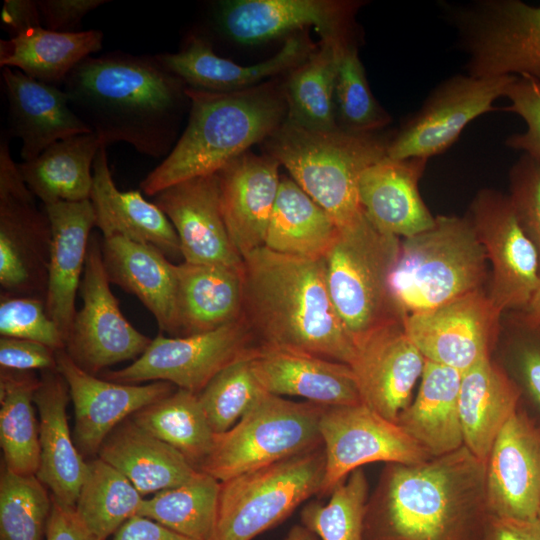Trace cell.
Segmentation results:
<instances>
[{"label": "cell", "instance_id": "obj_1", "mask_svg": "<svg viewBox=\"0 0 540 540\" xmlns=\"http://www.w3.org/2000/svg\"><path fill=\"white\" fill-rule=\"evenodd\" d=\"M485 474L464 445L418 464H386L367 502L364 540H480L491 515Z\"/></svg>", "mask_w": 540, "mask_h": 540}, {"label": "cell", "instance_id": "obj_2", "mask_svg": "<svg viewBox=\"0 0 540 540\" xmlns=\"http://www.w3.org/2000/svg\"><path fill=\"white\" fill-rule=\"evenodd\" d=\"M63 90L76 115L107 146L131 145L152 158L176 144L187 86L154 56L119 51L89 56L67 76Z\"/></svg>", "mask_w": 540, "mask_h": 540}, {"label": "cell", "instance_id": "obj_3", "mask_svg": "<svg viewBox=\"0 0 540 540\" xmlns=\"http://www.w3.org/2000/svg\"><path fill=\"white\" fill-rule=\"evenodd\" d=\"M241 318L259 347L350 365L355 342L332 302L324 260L260 247L243 257Z\"/></svg>", "mask_w": 540, "mask_h": 540}, {"label": "cell", "instance_id": "obj_4", "mask_svg": "<svg viewBox=\"0 0 540 540\" xmlns=\"http://www.w3.org/2000/svg\"><path fill=\"white\" fill-rule=\"evenodd\" d=\"M187 126L171 152L140 183L155 196L174 184L218 173L230 161L265 141L285 120L284 93L269 83L233 92L187 87Z\"/></svg>", "mask_w": 540, "mask_h": 540}, {"label": "cell", "instance_id": "obj_5", "mask_svg": "<svg viewBox=\"0 0 540 540\" xmlns=\"http://www.w3.org/2000/svg\"><path fill=\"white\" fill-rule=\"evenodd\" d=\"M389 140L376 133L358 134L340 128L308 130L285 118L265 140V148L340 230L365 216L359 178L366 168L387 156Z\"/></svg>", "mask_w": 540, "mask_h": 540}, {"label": "cell", "instance_id": "obj_6", "mask_svg": "<svg viewBox=\"0 0 540 540\" xmlns=\"http://www.w3.org/2000/svg\"><path fill=\"white\" fill-rule=\"evenodd\" d=\"M486 261L469 218L436 216L428 230L401 239L391 288L404 318L482 290Z\"/></svg>", "mask_w": 540, "mask_h": 540}, {"label": "cell", "instance_id": "obj_7", "mask_svg": "<svg viewBox=\"0 0 540 540\" xmlns=\"http://www.w3.org/2000/svg\"><path fill=\"white\" fill-rule=\"evenodd\" d=\"M401 239L381 232L365 216L340 229L324 256L328 290L354 342L373 329L403 320L391 288Z\"/></svg>", "mask_w": 540, "mask_h": 540}, {"label": "cell", "instance_id": "obj_8", "mask_svg": "<svg viewBox=\"0 0 540 540\" xmlns=\"http://www.w3.org/2000/svg\"><path fill=\"white\" fill-rule=\"evenodd\" d=\"M323 444L220 482L209 540H253L286 520L322 487Z\"/></svg>", "mask_w": 540, "mask_h": 540}, {"label": "cell", "instance_id": "obj_9", "mask_svg": "<svg viewBox=\"0 0 540 540\" xmlns=\"http://www.w3.org/2000/svg\"><path fill=\"white\" fill-rule=\"evenodd\" d=\"M324 408L264 392L233 427L214 433L200 471L222 482L321 445Z\"/></svg>", "mask_w": 540, "mask_h": 540}, {"label": "cell", "instance_id": "obj_10", "mask_svg": "<svg viewBox=\"0 0 540 540\" xmlns=\"http://www.w3.org/2000/svg\"><path fill=\"white\" fill-rule=\"evenodd\" d=\"M440 6L467 56V74L540 80V5L521 0H475Z\"/></svg>", "mask_w": 540, "mask_h": 540}, {"label": "cell", "instance_id": "obj_11", "mask_svg": "<svg viewBox=\"0 0 540 540\" xmlns=\"http://www.w3.org/2000/svg\"><path fill=\"white\" fill-rule=\"evenodd\" d=\"M258 347L242 318L200 334L167 337L160 333L132 364L104 371L101 378L123 384L166 381L198 394L222 369Z\"/></svg>", "mask_w": 540, "mask_h": 540}, {"label": "cell", "instance_id": "obj_12", "mask_svg": "<svg viewBox=\"0 0 540 540\" xmlns=\"http://www.w3.org/2000/svg\"><path fill=\"white\" fill-rule=\"evenodd\" d=\"M82 307L76 311L64 350L84 371L136 360L152 339L139 332L122 314L108 279L96 234L91 235L80 283Z\"/></svg>", "mask_w": 540, "mask_h": 540}, {"label": "cell", "instance_id": "obj_13", "mask_svg": "<svg viewBox=\"0 0 540 540\" xmlns=\"http://www.w3.org/2000/svg\"><path fill=\"white\" fill-rule=\"evenodd\" d=\"M516 76L475 77L455 74L436 85L422 106L389 140L392 159H429L448 150L465 127L494 110Z\"/></svg>", "mask_w": 540, "mask_h": 540}, {"label": "cell", "instance_id": "obj_14", "mask_svg": "<svg viewBox=\"0 0 540 540\" xmlns=\"http://www.w3.org/2000/svg\"><path fill=\"white\" fill-rule=\"evenodd\" d=\"M319 429L326 465L318 497L329 496L338 483L362 465H413L433 458L396 422L362 403L325 406Z\"/></svg>", "mask_w": 540, "mask_h": 540}, {"label": "cell", "instance_id": "obj_15", "mask_svg": "<svg viewBox=\"0 0 540 540\" xmlns=\"http://www.w3.org/2000/svg\"><path fill=\"white\" fill-rule=\"evenodd\" d=\"M469 220L491 265L488 296L492 303L502 313L524 309L540 283V261L508 195L493 189L479 191Z\"/></svg>", "mask_w": 540, "mask_h": 540}, {"label": "cell", "instance_id": "obj_16", "mask_svg": "<svg viewBox=\"0 0 540 540\" xmlns=\"http://www.w3.org/2000/svg\"><path fill=\"white\" fill-rule=\"evenodd\" d=\"M500 312L478 290L430 310L408 314L404 329L426 360L464 373L490 357Z\"/></svg>", "mask_w": 540, "mask_h": 540}, {"label": "cell", "instance_id": "obj_17", "mask_svg": "<svg viewBox=\"0 0 540 540\" xmlns=\"http://www.w3.org/2000/svg\"><path fill=\"white\" fill-rule=\"evenodd\" d=\"M425 358L407 335L403 320L373 329L355 341L350 367L361 403L396 422L411 402Z\"/></svg>", "mask_w": 540, "mask_h": 540}, {"label": "cell", "instance_id": "obj_18", "mask_svg": "<svg viewBox=\"0 0 540 540\" xmlns=\"http://www.w3.org/2000/svg\"><path fill=\"white\" fill-rule=\"evenodd\" d=\"M56 361L73 402V439L85 457H95L105 438L125 419L177 389L166 381L123 384L98 378L77 366L64 349L56 351Z\"/></svg>", "mask_w": 540, "mask_h": 540}, {"label": "cell", "instance_id": "obj_19", "mask_svg": "<svg viewBox=\"0 0 540 540\" xmlns=\"http://www.w3.org/2000/svg\"><path fill=\"white\" fill-rule=\"evenodd\" d=\"M491 515L535 519L540 507V424L521 406L498 434L485 463Z\"/></svg>", "mask_w": 540, "mask_h": 540}, {"label": "cell", "instance_id": "obj_20", "mask_svg": "<svg viewBox=\"0 0 540 540\" xmlns=\"http://www.w3.org/2000/svg\"><path fill=\"white\" fill-rule=\"evenodd\" d=\"M359 2L333 0H229L216 11L219 28L241 44H256L314 26L324 39L349 37Z\"/></svg>", "mask_w": 540, "mask_h": 540}, {"label": "cell", "instance_id": "obj_21", "mask_svg": "<svg viewBox=\"0 0 540 540\" xmlns=\"http://www.w3.org/2000/svg\"><path fill=\"white\" fill-rule=\"evenodd\" d=\"M174 227L184 262L242 267L227 232L217 174L185 180L153 196Z\"/></svg>", "mask_w": 540, "mask_h": 540}, {"label": "cell", "instance_id": "obj_22", "mask_svg": "<svg viewBox=\"0 0 540 540\" xmlns=\"http://www.w3.org/2000/svg\"><path fill=\"white\" fill-rule=\"evenodd\" d=\"M29 189L0 193V287L2 294L45 300L51 226Z\"/></svg>", "mask_w": 540, "mask_h": 540}, {"label": "cell", "instance_id": "obj_23", "mask_svg": "<svg viewBox=\"0 0 540 540\" xmlns=\"http://www.w3.org/2000/svg\"><path fill=\"white\" fill-rule=\"evenodd\" d=\"M279 166L268 154L245 152L216 173L223 220L242 258L265 244L281 180Z\"/></svg>", "mask_w": 540, "mask_h": 540}, {"label": "cell", "instance_id": "obj_24", "mask_svg": "<svg viewBox=\"0 0 540 540\" xmlns=\"http://www.w3.org/2000/svg\"><path fill=\"white\" fill-rule=\"evenodd\" d=\"M315 50L306 36L288 37L271 58L251 66H242L218 56L202 37L192 36L177 53L155 55L159 63L189 88L209 92H233L257 86L273 75L303 63Z\"/></svg>", "mask_w": 540, "mask_h": 540}, {"label": "cell", "instance_id": "obj_25", "mask_svg": "<svg viewBox=\"0 0 540 540\" xmlns=\"http://www.w3.org/2000/svg\"><path fill=\"white\" fill-rule=\"evenodd\" d=\"M427 159L388 156L366 168L358 183L362 208L381 232L400 239L424 232L435 219L418 189Z\"/></svg>", "mask_w": 540, "mask_h": 540}, {"label": "cell", "instance_id": "obj_26", "mask_svg": "<svg viewBox=\"0 0 540 540\" xmlns=\"http://www.w3.org/2000/svg\"><path fill=\"white\" fill-rule=\"evenodd\" d=\"M2 79L9 107L8 134L22 140L24 162L35 159L59 140L92 132L58 86L9 67L2 68Z\"/></svg>", "mask_w": 540, "mask_h": 540}, {"label": "cell", "instance_id": "obj_27", "mask_svg": "<svg viewBox=\"0 0 540 540\" xmlns=\"http://www.w3.org/2000/svg\"><path fill=\"white\" fill-rule=\"evenodd\" d=\"M251 365L267 393L297 396L324 406L361 403L348 364L291 350L258 347L251 355Z\"/></svg>", "mask_w": 540, "mask_h": 540}, {"label": "cell", "instance_id": "obj_28", "mask_svg": "<svg viewBox=\"0 0 540 540\" xmlns=\"http://www.w3.org/2000/svg\"><path fill=\"white\" fill-rule=\"evenodd\" d=\"M43 208L52 235L45 305L65 342L76 313V294L96 216L90 200L59 201L43 205Z\"/></svg>", "mask_w": 540, "mask_h": 540}, {"label": "cell", "instance_id": "obj_29", "mask_svg": "<svg viewBox=\"0 0 540 540\" xmlns=\"http://www.w3.org/2000/svg\"><path fill=\"white\" fill-rule=\"evenodd\" d=\"M70 399L68 385L57 369L41 371L33 398L40 417V463L36 476L52 497L75 508L87 461L70 434L66 412Z\"/></svg>", "mask_w": 540, "mask_h": 540}, {"label": "cell", "instance_id": "obj_30", "mask_svg": "<svg viewBox=\"0 0 540 540\" xmlns=\"http://www.w3.org/2000/svg\"><path fill=\"white\" fill-rule=\"evenodd\" d=\"M96 224L103 238L124 237L146 243L167 257L181 256L177 233L167 216L139 190L120 191L108 165L107 145L98 150L93 164L90 194Z\"/></svg>", "mask_w": 540, "mask_h": 540}, {"label": "cell", "instance_id": "obj_31", "mask_svg": "<svg viewBox=\"0 0 540 540\" xmlns=\"http://www.w3.org/2000/svg\"><path fill=\"white\" fill-rule=\"evenodd\" d=\"M101 251L110 283L135 295L159 329L176 334V264L153 245L124 237L103 238Z\"/></svg>", "mask_w": 540, "mask_h": 540}, {"label": "cell", "instance_id": "obj_32", "mask_svg": "<svg viewBox=\"0 0 540 540\" xmlns=\"http://www.w3.org/2000/svg\"><path fill=\"white\" fill-rule=\"evenodd\" d=\"M176 336L200 334L241 319L242 267L176 264Z\"/></svg>", "mask_w": 540, "mask_h": 540}, {"label": "cell", "instance_id": "obj_33", "mask_svg": "<svg viewBox=\"0 0 540 540\" xmlns=\"http://www.w3.org/2000/svg\"><path fill=\"white\" fill-rule=\"evenodd\" d=\"M520 402L516 382L490 357L462 373L458 406L464 446L486 463L498 434Z\"/></svg>", "mask_w": 540, "mask_h": 540}, {"label": "cell", "instance_id": "obj_34", "mask_svg": "<svg viewBox=\"0 0 540 540\" xmlns=\"http://www.w3.org/2000/svg\"><path fill=\"white\" fill-rule=\"evenodd\" d=\"M97 455L121 472L142 496L182 485L200 472L130 417L105 438Z\"/></svg>", "mask_w": 540, "mask_h": 540}, {"label": "cell", "instance_id": "obj_35", "mask_svg": "<svg viewBox=\"0 0 540 540\" xmlns=\"http://www.w3.org/2000/svg\"><path fill=\"white\" fill-rule=\"evenodd\" d=\"M462 373L425 359L417 394L396 423L430 457L451 453L463 444L459 415Z\"/></svg>", "mask_w": 540, "mask_h": 540}, {"label": "cell", "instance_id": "obj_36", "mask_svg": "<svg viewBox=\"0 0 540 540\" xmlns=\"http://www.w3.org/2000/svg\"><path fill=\"white\" fill-rule=\"evenodd\" d=\"M100 30L57 32L31 28L1 40L0 66L54 86L63 85L70 72L85 58L102 49Z\"/></svg>", "mask_w": 540, "mask_h": 540}, {"label": "cell", "instance_id": "obj_37", "mask_svg": "<svg viewBox=\"0 0 540 540\" xmlns=\"http://www.w3.org/2000/svg\"><path fill=\"white\" fill-rule=\"evenodd\" d=\"M103 144L94 132L74 135L55 142L35 159L18 164V168L29 190L43 205L89 200L93 164Z\"/></svg>", "mask_w": 540, "mask_h": 540}, {"label": "cell", "instance_id": "obj_38", "mask_svg": "<svg viewBox=\"0 0 540 540\" xmlns=\"http://www.w3.org/2000/svg\"><path fill=\"white\" fill-rule=\"evenodd\" d=\"M339 229L327 212L292 178H281L264 247L287 255L321 259Z\"/></svg>", "mask_w": 540, "mask_h": 540}, {"label": "cell", "instance_id": "obj_39", "mask_svg": "<svg viewBox=\"0 0 540 540\" xmlns=\"http://www.w3.org/2000/svg\"><path fill=\"white\" fill-rule=\"evenodd\" d=\"M349 39L321 40L320 46L293 70L284 92L288 121L314 131L338 129L335 81L340 50Z\"/></svg>", "mask_w": 540, "mask_h": 540}, {"label": "cell", "instance_id": "obj_40", "mask_svg": "<svg viewBox=\"0 0 540 540\" xmlns=\"http://www.w3.org/2000/svg\"><path fill=\"white\" fill-rule=\"evenodd\" d=\"M33 371L0 369V444L6 469L36 475L40 463L39 425L34 393L39 385Z\"/></svg>", "mask_w": 540, "mask_h": 540}, {"label": "cell", "instance_id": "obj_41", "mask_svg": "<svg viewBox=\"0 0 540 540\" xmlns=\"http://www.w3.org/2000/svg\"><path fill=\"white\" fill-rule=\"evenodd\" d=\"M130 418L176 449L200 471L211 451L214 432L197 393L177 388L169 396L142 408Z\"/></svg>", "mask_w": 540, "mask_h": 540}, {"label": "cell", "instance_id": "obj_42", "mask_svg": "<svg viewBox=\"0 0 540 540\" xmlns=\"http://www.w3.org/2000/svg\"><path fill=\"white\" fill-rule=\"evenodd\" d=\"M144 498L117 469L99 457L87 461L75 510L85 525L106 540L131 517Z\"/></svg>", "mask_w": 540, "mask_h": 540}, {"label": "cell", "instance_id": "obj_43", "mask_svg": "<svg viewBox=\"0 0 540 540\" xmlns=\"http://www.w3.org/2000/svg\"><path fill=\"white\" fill-rule=\"evenodd\" d=\"M220 481L200 471L192 480L144 499L138 515L195 540H209L215 525Z\"/></svg>", "mask_w": 540, "mask_h": 540}, {"label": "cell", "instance_id": "obj_44", "mask_svg": "<svg viewBox=\"0 0 540 540\" xmlns=\"http://www.w3.org/2000/svg\"><path fill=\"white\" fill-rule=\"evenodd\" d=\"M368 491L362 469L352 471L334 487L326 504L312 501L302 508V525L320 540H364Z\"/></svg>", "mask_w": 540, "mask_h": 540}, {"label": "cell", "instance_id": "obj_45", "mask_svg": "<svg viewBox=\"0 0 540 540\" xmlns=\"http://www.w3.org/2000/svg\"><path fill=\"white\" fill-rule=\"evenodd\" d=\"M52 499L36 475L1 468L0 540H45Z\"/></svg>", "mask_w": 540, "mask_h": 540}, {"label": "cell", "instance_id": "obj_46", "mask_svg": "<svg viewBox=\"0 0 540 540\" xmlns=\"http://www.w3.org/2000/svg\"><path fill=\"white\" fill-rule=\"evenodd\" d=\"M335 110L338 128L358 134H373L390 123L369 87L357 47L351 39L341 47L336 81Z\"/></svg>", "mask_w": 540, "mask_h": 540}, {"label": "cell", "instance_id": "obj_47", "mask_svg": "<svg viewBox=\"0 0 540 540\" xmlns=\"http://www.w3.org/2000/svg\"><path fill=\"white\" fill-rule=\"evenodd\" d=\"M251 355L222 369L198 393L214 433L233 427L265 392L253 372Z\"/></svg>", "mask_w": 540, "mask_h": 540}, {"label": "cell", "instance_id": "obj_48", "mask_svg": "<svg viewBox=\"0 0 540 540\" xmlns=\"http://www.w3.org/2000/svg\"><path fill=\"white\" fill-rule=\"evenodd\" d=\"M0 336L39 342L55 351L65 347L45 300L37 297L0 294Z\"/></svg>", "mask_w": 540, "mask_h": 540}, {"label": "cell", "instance_id": "obj_49", "mask_svg": "<svg viewBox=\"0 0 540 540\" xmlns=\"http://www.w3.org/2000/svg\"><path fill=\"white\" fill-rule=\"evenodd\" d=\"M509 200L540 261V161L522 154L509 172Z\"/></svg>", "mask_w": 540, "mask_h": 540}, {"label": "cell", "instance_id": "obj_50", "mask_svg": "<svg viewBox=\"0 0 540 540\" xmlns=\"http://www.w3.org/2000/svg\"><path fill=\"white\" fill-rule=\"evenodd\" d=\"M504 96L510 104L502 110L517 114L526 125L523 132L510 135L505 145L540 161V80L516 76Z\"/></svg>", "mask_w": 540, "mask_h": 540}, {"label": "cell", "instance_id": "obj_51", "mask_svg": "<svg viewBox=\"0 0 540 540\" xmlns=\"http://www.w3.org/2000/svg\"><path fill=\"white\" fill-rule=\"evenodd\" d=\"M510 342V363L522 397L540 414V330L518 316Z\"/></svg>", "mask_w": 540, "mask_h": 540}, {"label": "cell", "instance_id": "obj_52", "mask_svg": "<svg viewBox=\"0 0 540 540\" xmlns=\"http://www.w3.org/2000/svg\"><path fill=\"white\" fill-rule=\"evenodd\" d=\"M0 367L18 371L54 370L56 351L39 342L1 337Z\"/></svg>", "mask_w": 540, "mask_h": 540}, {"label": "cell", "instance_id": "obj_53", "mask_svg": "<svg viewBox=\"0 0 540 540\" xmlns=\"http://www.w3.org/2000/svg\"><path fill=\"white\" fill-rule=\"evenodd\" d=\"M107 0H37L46 29L57 32H78L85 15Z\"/></svg>", "mask_w": 540, "mask_h": 540}, {"label": "cell", "instance_id": "obj_54", "mask_svg": "<svg viewBox=\"0 0 540 540\" xmlns=\"http://www.w3.org/2000/svg\"><path fill=\"white\" fill-rule=\"evenodd\" d=\"M51 499L45 540H104L85 525L75 508L61 504L52 495Z\"/></svg>", "mask_w": 540, "mask_h": 540}, {"label": "cell", "instance_id": "obj_55", "mask_svg": "<svg viewBox=\"0 0 540 540\" xmlns=\"http://www.w3.org/2000/svg\"><path fill=\"white\" fill-rule=\"evenodd\" d=\"M480 540H540V519L490 515Z\"/></svg>", "mask_w": 540, "mask_h": 540}, {"label": "cell", "instance_id": "obj_56", "mask_svg": "<svg viewBox=\"0 0 540 540\" xmlns=\"http://www.w3.org/2000/svg\"><path fill=\"white\" fill-rule=\"evenodd\" d=\"M1 22L10 38L31 28L41 27L42 19L37 1L6 0L1 12Z\"/></svg>", "mask_w": 540, "mask_h": 540}, {"label": "cell", "instance_id": "obj_57", "mask_svg": "<svg viewBox=\"0 0 540 540\" xmlns=\"http://www.w3.org/2000/svg\"><path fill=\"white\" fill-rule=\"evenodd\" d=\"M113 540H195L140 515L128 519L114 534Z\"/></svg>", "mask_w": 540, "mask_h": 540}, {"label": "cell", "instance_id": "obj_58", "mask_svg": "<svg viewBox=\"0 0 540 540\" xmlns=\"http://www.w3.org/2000/svg\"><path fill=\"white\" fill-rule=\"evenodd\" d=\"M521 316L527 323L540 330V283L527 306L521 310Z\"/></svg>", "mask_w": 540, "mask_h": 540}, {"label": "cell", "instance_id": "obj_59", "mask_svg": "<svg viewBox=\"0 0 540 540\" xmlns=\"http://www.w3.org/2000/svg\"><path fill=\"white\" fill-rule=\"evenodd\" d=\"M285 540H318L317 536L304 526L295 525Z\"/></svg>", "mask_w": 540, "mask_h": 540}, {"label": "cell", "instance_id": "obj_60", "mask_svg": "<svg viewBox=\"0 0 540 540\" xmlns=\"http://www.w3.org/2000/svg\"><path fill=\"white\" fill-rule=\"evenodd\" d=\"M538 518L540 519V507H539V511H538Z\"/></svg>", "mask_w": 540, "mask_h": 540}]
</instances>
